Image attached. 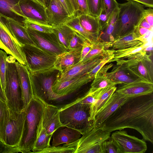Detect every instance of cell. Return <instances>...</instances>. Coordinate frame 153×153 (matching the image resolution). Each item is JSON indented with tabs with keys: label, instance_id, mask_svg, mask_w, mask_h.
<instances>
[{
	"label": "cell",
	"instance_id": "1",
	"mask_svg": "<svg viewBox=\"0 0 153 153\" xmlns=\"http://www.w3.org/2000/svg\"><path fill=\"white\" fill-rule=\"evenodd\" d=\"M111 132L125 128L137 130L146 141L153 144V94L128 97L101 125Z\"/></svg>",
	"mask_w": 153,
	"mask_h": 153
},
{
	"label": "cell",
	"instance_id": "2",
	"mask_svg": "<svg viewBox=\"0 0 153 153\" xmlns=\"http://www.w3.org/2000/svg\"><path fill=\"white\" fill-rule=\"evenodd\" d=\"M16 60L11 55L7 57L4 91L11 119L13 120L17 118L23 110L24 106L20 80Z\"/></svg>",
	"mask_w": 153,
	"mask_h": 153
},
{
	"label": "cell",
	"instance_id": "3",
	"mask_svg": "<svg viewBox=\"0 0 153 153\" xmlns=\"http://www.w3.org/2000/svg\"><path fill=\"white\" fill-rule=\"evenodd\" d=\"M44 105L42 101L33 97L25 110L26 115L22 134L18 147L22 153H31L33 149Z\"/></svg>",
	"mask_w": 153,
	"mask_h": 153
},
{
	"label": "cell",
	"instance_id": "4",
	"mask_svg": "<svg viewBox=\"0 0 153 153\" xmlns=\"http://www.w3.org/2000/svg\"><path fill=\"white\" fill-rule=\"evenodd\" d=\"M60 119L63 127L76 130L82 135L94 128L91 119L90 106L75 100L59 108Z\"/></svg>",
	"mask_w": 153,
	"mask_h": 153
},
{
	"label": "cell",
	"instance_id": "5",
	"mask_svg": "<svg viewBox=\"0 0 153 153\" xmlns=\"http://www.w3.org/2000/svg\"><path fill=\"white\" fill-rule=\"evenodd\" d=\"M59 72L53 68L39 72L29 71L34 97L46 104H52L53 102L60 98L52 89Z\"/></svg>",
	"mask_w": 153,
	"mask_h": 153
},
{
	"label": "cell",
	"instance_id": "6",
	"mask_svg": "<svg viewBox=\"0 0 153 153\" xmlns=\"http://www.w3.org/2000/svg\"><path fill=\"white\" fill-rule=\"evenodd\" d=\"M127 1L119 4V36L134 31L144 18V6L135 1Z\"/></svg>",
	"mask_w": 153,
	"mask_h": 153
},
{
	"label": "cell",
	"instance_id": "7",
	"mask_svg": "<svg viewBox=\"0 0 153 153\" xmlns=\"http://www.w3.org/2000/svg\"><path fill=\"white\" fill-rule=\"evenodd\" d=\"M116 62V65L123 66L137 78L153 83V62L146 52L142 51Z\"/></svg>",
	"mask_w": 153,
	"mask_h": 153
},
{
	"label": "cell",
	"instance_id": "8",
	"mask_svg": "<svg viewBox=\"0 0 153 153\" xmlns=\"http://www.w3.org/2000/svg\"><path fill=\"white\" fill-rule=\"evenodd\" d=\"M22 48L26 59V67L29 71L39 72L53 68L57 56L34 45H22Z\"/></svg>",
	"mask_w": 153,
	"mask_h": 153
},
{
	"label": "cell",
	"instance_id": "9",
	"mask_svg": "<svg viewBox=\"0 0 153 153\" xmlns=\"http://www.w3.org/2000/svg\"><path fill=\"white\" fill-rule=\"evenodd\" d=\"M111 134L100 127L93 128L79 139L75 153H103V143Z\"/></svg>",
	"mask_w": 153,
	"mask_h": 153
},
{
	"label": "cell",
	"instance_id": "10",
	"mask_svg": "<svg viewBox=\"0 0 153 153\" xmlns=\"http://www.w3.org/2000/svg\"><path fill=\"white\" fill-rule=\"evenodd\" d=\"M111 137L118 146L120 153H144L147 149L146 141L128 134L124 130L113 132Z\"/></svg>",
	"mask_w": 153,
	"mask_h": 153
},
{
	"label": "cell",
	"instance_id": "11",
	"mask_svg": "<svg viewBox=\"0 0 153 153\" xmlns=\"http://www.w3.org/2000/svg\"><path fill=\"white\" fill-rule=\"evenodd\" d=\"M26 28L35 45L43 51L56 56L68 51L59 43L53 33H45Z\"/></svg>",
	"mask_w": 153,
	"mask_h": 153
},
{
	"label": "cell",
	"instance_id": "12",
	"mask_svg": "<svg viewBox=\"0 0 153 153\" xmlns=\"http://www.w3.org/2000/svg\"><path fill=\"white\" fill-rule=\"evenodd\" d=\"M0 48L26 66V61L22 45L15 38L6 24L0 20Z\"/></svg>",
	"mask_w": 153,
	"mask_h": 153
},
{
	"label": "cell",
	"instance_id": "13",
	"mask_svg": "<svg viewBox=\"0 0 153 153\" xmlns=\"http://www.w3.org/2000/svg\"><path fill=\"white\" fill-rule=\"evenodd\" d=\"M111 51V50L107 49L104 52L88 61L78 62L64 72L59 71L54 82H61L87 74L108 55Z\"/></svg>",
	"mask_w": 153,
	"mask_h": 153
},
{
	"label": "cell",
	"instance_id": "14",
	"mask_svg": "<svg viewBox=\"0 0 153 153\" xmlns=\"http://www.w3.org/2000/svg\"><path fill=\"white\" fill-rule=\"evenodd\" d=\"M93 80L88 74L61 82H54L52 89L60 98L70 95Z\"/></svg>",
	"mask_w": 153,
	"mask_h": 153
},
{
	"label": "cell",
	"instance_id": "15",
	"mask_svg": "<svg viewBox=\"0 0 153 153\" xmlns=\"http://www.w3.org/2000/svg\"><path fill=\"white\" fill-rule=\"evenodd\" d=\"M26 112L23 110L16 120L10 119L5 130L4 143L13 147H18L22 136Z\"/></svg>",
	"mask_w": 153,
	"mask_h": 153
},
{
	"label": "cell",
	"instance_id": "16",
	"mask_svg": "<svg viewBox=\"0 0 153 153\" xmlns=\"http://www.w3.org/2000/svg\"><path fill=\"white\" fill-rule=\"evenodd\" d=\"M128 98L115 91L104 106L96 114L93 120L94 128L100 127Z\"/></svg>",
	"mask_w": 153,
	"mask_h": 153
},
{
	"label": "cell",
	"instance_id": "17",
	"mask_svg": "<svg viewBox=\"0 0 153 153\" xmlns=\"http://www.w3.org/2000/svg\"><path fill=\"white\" fill-rule=\"evenodd\" d=\"M119 85L115 91L127 97L148 94L153 92V83L139 78L131 82Z\"/></svg>",
	"mask_w": 153,
	"mask_h": 153
},
{
	"label": "cell",
	"instance_id": "18",
	"mask_svg": "<svg viewBox=\"0 0 153 153\" xmlns=\"http://www.w3.org/2000/svg\"><path fill=\"white\" fill-rule=\"evenodd\" d=\"M19 5L26 17L33 21L48 25L45 7L36 0H20Z\"/></svg>",
	"mask_w": 153,
	"mask_h": 153
},
{
	"label": "cell",
	"instance_id": "19",
	"mask_svg": "<svg viewBox=\"0 0 153 153\" xmlns=\"http://www.w3.org/2000/svg\"><path fill=\"white\" fill-rule=\"evenodd\" d=\"M59 113V108L53 104H45L42 124L48 134L52 136L55 131L63 127L60 120Z\"/></svg>",
	"mask_w": 153,
	"mask_h": 153
},
{
	"label": "cell",
	"instance_id": "20",
	"mask_svg": "<svg viewBox=\"0 0 153 153\" xmlns=\"http://www.w3.org/2000/svg\"><path fill=\"white\" fill-rule=\"evenodd\" d=\"M20 0H0V16L12 19L25 27L24 21L27 18L21 10Z\"/></svg>",
	"mask_w": 153,
	"mask_h": 153
},
{
	"label": "cell",
	"instance_id": "21",
	"mask_svg": "<svg viewBox=\"0 0 153 153\" xmlns=\"http://www.w3.org/2000/svg\"><path fill=\"white\" fill-rule=\"evenodd\" d=\"M45 10L48 24L52 26L65 24L71 18L59 0H51Z\"/></svg>",
	"mask_w": 153,
	"mask_h": 153
},
{
	"label": "cell",
	"instance_id": "22",
	"mask_svg": "<svg viewBox=\"0 0 153 153\" xmlns=\"http://www.w3.org/2000/svg\"><path fill=\"white\" fill-rule=\"evenodd\" d=\"M22 91L23 100V109L25 110L31 100L34 97L30 74L26 66L18 62H16Z\"/></svg>",
	"mask_w": 153,
	"mask_h": 153
},
{
	"label": "cell",
	"instance_id": "23",
	"mask_svg": "<svg viewBox=\"0 0 153 153\" xmlns=\"http://www.w3.org/2000/svg\"><path fill=\"white\" fill-rule=\"evenodd\" d=\"M82 48L69 50L57 56L53 68L64 72L80 61Z\"/></svg>",
	"mask_w": 153,
	"mask_h": 153
},
{
	"label": "cell",
	"instance_id": "24",
	"mask_svg": "<svg viewBox=\"0 0 153 153\" xmlns=\"http://www.w3.org/2000/svg\"><path fill=\"white\" fill-rule=\"evenodd\" d=\"M59 128L52 135V146H57L62 144H69L78 140L82 135L79 131L64 126Z\"/></svg>",
	"mask_w": 153,
	"mask_h": 153
},
{
	"label": "cell",
	"instance_id": "25",
	"mask_svg": "<svg viewBox=\"0 0 153 153\" xmlns=\"http://www.w3.org/2000/svg\"><path fill=\"white\" fill-rule=\"evenodd\" d=\"M119 7L112 13L107 26L100 31L99 40L106 42H112L119 36V27L118 20Z\"/></svg>",
	"mask_w": 153,
	"mask_h": 153
},
{
	"label": "cell",
	"instance_id": "26",
	"mask_svg": "<svg viewBox=\"0 0 153 153\" xmlns=\"http://www.w3.org/2000/svg\"><path fill=\"white\" fill-rule=\"evenodd\" d=\"M116 89L117 87L114 86L93 91L94 92L95 101L90 106V117L91 120H93L96 114L105 104Z\"/></svg>",
	"mask_w": 153,
	"mask_h": 153
},
{
	"label": "cell",
	"instance_id": "27",
	"mask_svg": "<svg viewBox=\"0 0 153 153\" xmlns=\"http://www.w3.org/2000/svg\"><path fill=\"white\" fill-rule=\"evenodd\" d=\"M4 19V23L21 45H35L25 27L12 19L8 18Z\"/></svg>",
	"mask_w": 153,
	"mask_h": 153
},
{
	"label": "cell",
	"instance_id": "28",
	"mask_svg": "<svg viewBox=\"0 0 153 153\" xmlns=\"http://www.w3.org/2000/svg\"><path fill=\"white\" fill-rule=\"evenodd\" d=\"M106 76L117 85L129 83L138 78L123 66L116 64L110 72L107 73Z\"/></svg>",
	"mask_w": 153,
	"mask_h": 153
},
{
	"label": "cell",
	"instance_id": "29",
	"mask_svg": "<svg viewBox=\"0 0 153 153\" xmlns=\"http://www.w3.org/2000/svg\"><path fill=\"white\" fill-rule=\"evenodd\" d=\"M146 43L140 40L134 31L117 37L111 42V47L114 50H119L141 46Z\"/></svg>",
	"mask_w": 153,
	"mask_h": 153
},
{
	"label": "cell",
	"instance_id": "30",
	"mask_svg": "<svg viewBox=\"0 0 153 153\" xmlns=\"http://www.w3.org/2000/svg\"><path fill=\"white\" fill-rule=\"evenodd\" d=\"M113 64L111 63L103 66L97 73L90 89L92 91L109 86H116L117 84L108 78L106 76L108 71Z\"/></svg>",
	"mask_w": 153,
	"mask_h": 153
},
{
	"label": "cell",
	"instance_id": "31",
	"mask_svg": "<svg viewBox=\"0 0 153 153\" xmlns=\"http://www.w3.org/2000/svg\"><path fill=\"white\" fill-rule=\"evenodd\" d=\"M53 33L59 43L67 51L74 31L65 24L52 26Z\"/></svg>",
	"mask_w": 153,
	"mask_h": 153
},
{
	"label": "cell",
	"instance_id": "32",
	"mask_svg": "<svg viewBox=\"0 0 153 153\" xmlns=\"http://www.w3.org/2000/svg\"><path fill=\"white\" fill-rule=\"evenodd\" d=\"M65 24L91 44L99 41L98 38L88 32L81 25L77 16L71 17Z\"/></svg>",
	"mask_w": 153,
	"mask_h": 153
},
{
	"label": "cell",
	"instance_id": "33",
	"mask_svg": "<svg viewBox=\"0 0 153 153\" xmlns=\"http://www.w3.org/2000/svg\"><path fill=\"white\" fill-rule=\"evenodd\" d=\"M81 25L86 31L98 38L100 29L97 17L90 14L78 16Z\"/></svg>",
	"mask_w": 153,
	"mask_h": 153
},
{
	"label": "cell",
	"instance_id": "34",
	"mask_svg": "<svg viewBox=\"0 0 153 153\" xmlns=\"http://www.w3.org/2000/svg\"><path fill=\"white\" fill-rule=\"evenodd\" d=\"M51 137L52 136L48 134L43 127L42 121L39 127L36 140L31 153H38L40 151L50 147Z\"/></svg>",
	"mask_w": 153,
	"mask_h": 153
},
{
	"label": "cell",
	"instance_id": "35",
	"mask_svg": "<svg viewBox=\"0 0 153 153\" xmlns=\"http://www.w3.org/2000/svg\"><path fill=\"white\" fill-rule=\"evenodd\" d=\"M10 119V111L6 102L0 100V142L4 143L5 128Z\"/></svg>",
	"mask_w": 153,
	"mask_h": 153
},
{
	"label": "cell",
	"instance_id": "36",
	"mask_svg": "<svg viewBox=\"0 0 153 153\" xmlns=\"http://www.w3.org/2000/svg\"><path fill=\"white\" fill-rule=\"evenodd\" d=\"M145 45L122 49H112L114 56L108 63L116 62L119 59H126L134 54L141 52L145 47Z\"/></svg>",
	"mask_w": 153,
	"mask_h": 153
},
{
	"label": "cell",
	"instance_id": "37",
	"mask_svg": "<svg viewBox=\"0 0 153 153\" xmlns=\"http://www.w3.org/2000/svg\"><path fill=\"white\" fill-rule=\"evenodd\" d=\"M111 42H106L98 41L93 44L92 47L82 61L79 62L88 61L104 52L111 47Z\"/></svg>",
	"mask_w": 153,
	"mask_h": 153
},
{
	"label": "cell",
	"instance_id": "38",
	"mask_svg": "<svg viewBox=\"0 0 153 153\" xmlns=\"http://www.w3.org/2000/svg\"><path fill=\"white\" fill-rule=\"evenodd\" d=\"M78 140L72 143L64 144L62 146H50L46 149L40 151L38 153H75Z\"/></svg>",
	"mask_w": 153,
	"mask_h": 153
},
{
	"label": "cell",
	"instance_id": "39",
	"mask_svg": "<svg viewBox=\"0 0 153 153\" xmlns=\"http://www.w3.org/2000/svg\"><path fill=\"white\" fill-rule=\"evenodd\" d=\"M25 27L41 32L53 33L52 26L33 21L27 18L24 21Z\"/></svg>",
	"mask_w": 153,
	"mask_h": 153
},
{
	"label": "cell",
	"instance_id": "40",
	"mask_svg": "<svg viewBox=\"0 0 153 153\" xmlns=\"http://www.w3.org/2000/svg\"><path fill=\"white\" fill-rule=\"evenodd\" d=\"M7 53L0 50V81L4 91L7 67Z\"/></svg>",
	"mask_w": 153,
	"mask_h": 153
},
{
	"label": "cell",
	"instance_id": "41",
	"mask_svg": "<svg viewBox=\"0 0 153 153\" xmlns=\"http://www.w3.org/2000/svg\"><path fill=\"white\" fill-rule=\"evenodd\" d=\"M89 13L97 17L100 14L102 8V0H87Z\"/></svg>",
	"mask_w": 153,
	"mask_h": 153
},
{
	"label": "cell",
	"instance_id": "42",
	"mask_svg": "<svg viewBox=\"0 0 153 153\" xmlns=\"http://www.w3.org/2000/svg\"><path fill=\"white\" fill-rule=\"evenodd\" d=\"M86 40L80 35L74 31L68 46L69 50L82 48L84 41Z\"/></svg>",
	"mask_w": 153,
	"mask_h": 153
},
{
	"label": "cell",
	"instance_id": "43",
	"mask_svg": "<svg viewBox=\"0 0 153 153\" xmlns=\"http://www.w3.org/2000/svg\"><path fill=\"white\" fill-rule=\"evenodd\" d=\"M102 148L103 153H120L118 146L111 137L103 142Z\"/></svg>",
	"mask_w": 153,
	"mask_h": 153
},
{
	"label": "cell",
	"instance_id": "44",
	"mask_svg": "<svg viewBox=\"0 0 153 153\" xmlns=\"http://www.w3.org/2000/svg\"><path fill=\"white\" fill-rule=\"evenodd\" d=\"M112 49H111L110 52L91 71L87 74L93 79L97 72L105 64L108 63L109 61L113 57Z\"/></svg>",
	"mask_w": 153,
	"mask_h": 153
},
{
	"label": "cell",
	"instance_id": "45",
	"mask_svg": "<svg viewBox=\"0 0 153 153\" xmlns=\"http://www.w3.org/2000/svg\"><path fill=\"white\" fill-rule=\"evenodd\" d=\"M102 9L111 16L113 12L119 7V3L116 0H102Z\"/></svg>",
	"mask_w": 153,
	"mask_h": 153
},
{
	"label": "cell",
	"instance_id": "46",
	"mask_svg": "<svg viewBox=\"0 0 153 153\" xmlns=\"http://www.w3.org/2000/svg\"><path fill=\"white\" fill-rule=\"evenodd\" d=\"M111 16L108 14L104 10L102 9L100 14L97 17L100 31L103 30L108 25Z\"/></svg>",
	"mask_w": 153,
	"mask_h": 153
},
{
	"label": "cell",
	"instance_id": "47",
	"mask_svg": "<svg viewBox=\"0 0 153 153\" xmlns=\"http://www.w3.org/2000/svg\"><path fill=\"white\" fill-rule=\"evenodd\" d=\"M78 9L75 16L82 14H89L87 0H77Z\"/></svg>",
	"mask_w": 153,
	"mask_h": 153
},
{
	"label": "cell",
	"instance_id": "48",
	"mask_svg": "<svg viewBox=\"0 0 153 153\" xmlns=\"http://www.w3.org/2000/svg\"><path fill=\"white\" fill-rule=\"evenodd\" d=\"M22 152V151L17 147L9 146L0 142V153H13Z\"/></svg>",
	"mask_w": 153,
	"mask_h": 153
},
{
	"label": "cell",
	"instance_id": "49",
	"mask_svg": "<svg viewBox=\"0 0 153 153\" xmlns=\"http://www.w3.org/2000/svg\"><path fill=\"white\" fill-rule=\"evenodd\" d=\"M93 44L87 40H85L84 41L81 51L80 61V62L82 61L90 51L92 47Z\"/></svg>",
	"mask_w": 153,
	"mask_h": 153
},
{
	"label": "cell",
	"instance_id": "50",
	"mask_svg": "<svg viewBox=\"0 0 153 153\" xmlns=\"http://www.w3.org/2000/svg\"><path fill=\"white\" fill-rule=\"evenodd\" d=\"M144 18L152 27L153 26V9L149 7L145 9L144 14Z\"/></svg>",
	"mask_w": 153,
	"mask_h": 153
},
{
	"label": "cell",
	"instance_id": "51",
	"mask_svg": "<svg viewBox=\"0 0 153 153\" xmlns=\"http://www.w3.org/2000/svg\"><path fill=\"white\" fill-rule=\"evenodd\" d=\"M74 16L78 9L77 0H66Z\"/></svg>",
	"mask_w": 153,
	"mask_h": 153
},
{
	"label": "cell",
	"instance_id": "52",
	"mask_svg": "<svg viewBox=\"0 0 153 153\" xmlns=\"http://www.w3.org/2000/svg\"><path fill=\"white\" fill-rule=\"evenodd\" d=\"M127 1L132 0L137 2L145 7L153 8V0H126Z\"/></svg>",
	"mask_w": 153,
	"mask_h": 153
},
{
	"label": "cell",
	"instance_id": "53",
	"mask_svg": "<svg viewBox=\"0 0 153 153\" xmlns=\"http://www.w3.org/2000/svg\"><path fill=\"white\" fill-rule=\"evenodd\" d=\"M62 4L66 10L69 14L70 16L72 17L74 16L72 12L70 9L66 0H59Z\"/></svg>",
	"mask_w": 153,
	"mask_h": 153
},
{
	"label": "cell",
	"instance_id": "54",
	"mask_svg": "<svg viewBox=\"0 0 153 153\" xmlns=\"http://www.w3.org/2000/svg\"><path fill=\"white\" fill-rule=\"evenodd\" d=\"M138 26L147 28L150 30L152 31L153 27L149 25L144 18Z\"/></svg>",
	"mask_w": 153,
	"mask_h": 153
},
{
	"label": "cell",
	"instance_id": "55",
	"mask_svg": "<svg viewBox=\"0 0 153 153\" xmlns=\"http://www.w3.org/2000/svg\"><path fill=\"white\" fill-rule=\"evenodd\" d=\"M0 100L6 102V98L0 81Z\"/></svg>",
	"mask_w": 153,
	"mask_h": 153
},
{
	"label": "cell",
	"instance_id": "56",
	"mask_svg": "<svg viewBox=\"0 0 153 153\" xmlns=\"http://www.w3.org/2000/svg\"><path fill=\"white\" fill-rule=\"evenodd\" d=\"M152 46H149L148 47H145L142 50V51L145 52L147 53V52H152Z\"/></svg>",
	"mask_w": 153,
	"mask_h": 153
},
{
	"label": "cell",
	"instance_id": "57",
	"mask_svg": "<svg viewBox=\"0 0 153 153\" xmlns=\"http://www.w3.org/2000/svg\"><path fill=\"white\" fill-rule=\"evenodd\" d=\"M51 0H44L45 6L46 8L49 5Z\"/></svg>",
	"mask_w": 153,
	"mask_h": 153
},
{
	"label": "cell",
	"instance_id": "58",
	"mask_svg": "<svg viewBox=\"0 0 153 153\" xmlns=\"http://www.w3.org/2000/svg\"><path fill=\"white\" fill-rule=\"evenodd\" d=\"M36 0L45 7V5H44V0Z\"/></svg>",
	"mask_w": 153,
	"mask_h": 153
},
{
	"label": "cell",
	"instance_id": "59",
	"mask_svg": "<svg viewBox=\"0 0 153 153\" xmlns=\"http://www.w3.org/2000/svg\"><path fill=\"white\" fill-rule=\"evenodd\" d=\"M4 18L0 16V20L3 22Z\"/></svg>",
	"mask_w": 153,
	"mask_h": 153
}]
</instances>
